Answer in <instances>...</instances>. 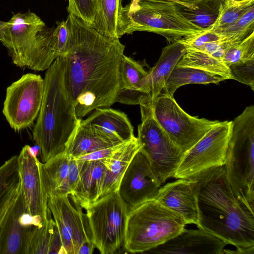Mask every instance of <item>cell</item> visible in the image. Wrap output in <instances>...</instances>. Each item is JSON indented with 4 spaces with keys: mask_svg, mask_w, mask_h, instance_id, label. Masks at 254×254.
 I'll use <instances>...</instances> for the list:
<instances>
[{
    "mask_svg": "<svg viewBox=\"0 0 254 254\" xmlns=\"http://www.w3.org/2000/svg\"><path fill=\"white\" fill-rule=\"evenodd\" d=\"M20 188L17 155H14L0 166V211Z\"/></svg>",
    "mask_w": 254,
    "mask_h": 254,
    "instance_id": "f1b7e54d",
    "label": "cell"
},
{
    "mask_svg": "<svg viewBox=\"0 0 254 254\" xmlns=\"http://www.w3.org/2000/svg\"><path fill=\"white\" fill-rule=\"evenodd\" d=\"M196 196L198 228L235 246L224 254H254V212L236 196L224 165L203 170L190 178Z\"/></svg>",
    "mask_w": 254,
    "mask_h": 254,
    "instance_id": "7a4b0ae2",
    "label": "cell"
},
{
    "mask_svg": "<svg viewBox=\"0 0 254 254\" xmlns=\"http://www.w3.org/2000/svg\"><path fill=\"white\" fill-rule=\"evenodd\" d=\"M151 106L158 123L184 153L219 122L189 115L173 96L161 92Z\"/></svg>",
    "mask_w": 254,
    "mask_h": 254,
    "instance_id": "30bf717a",
    "label": "cell"
},
{
    "mask_svg": "<svg viewBox=\"0 0 254 254\" xmlns=\"http://www.w3.org/2000/svg\"><path fill=\"white\" fill-rule=\"evenodd\" d=\"M83 164V161L69 157L68 174L69 195L73 193L79 180Z\"/></svg>",
    "mask_w": 254,
    "mask_h": 254,
    "instance_id": "f35d334b",
    "label": "cell"
},
{
    "mask_svg": "<svg viewBox=\"0 0 254 254\" xmlns=\"http://www.w3.org/2000/svg\"><path fill=\"white\" fill-rule=\"evenodd\" d=\"M44 86L40 75L28 73L7 87L2 113L15 131L33 125L40 110Z\"/></svg>",
    "mask_w": 254,
    "mask_h": 254,
    "instance_id": "8fae6325",
    "label": "cell"
},
{
    "mask_svg": "<svg viewBox=\"0 0 254 254\" xmlns=\"http://www.w3.org/2000/svg\"><path fill=\"white\" fill-rule=\"evenodd\" d=\"M140 148L141 146L135 137L126 142L110 156L100 160L106 169L100 197L119 190L128 166Z\"/></svg>",
    "mask_w": 254,
    "mask_h": 254,
    "instance_id": "7402d4cb",
    "label": "cell"
},
{
    "mask_svg": "<svg viewBox=\"0 0 254 254\" xmlns=\"http://www.w3.org/2000/svg\"><path fill=\"white\" fill-rule=\"evenodd\" d=\"M119 143L80 121L64 152L69 157H75Z\"/></svg>",
    "mask_w": 254,
    "mask_h": 254,
    "instance_id": "484cf974",
    "label": "cell"
},
{
    "mask_svg": "<svg viewBox=\"0 0 254 254\" xmlns=\"http://www.w3.org/2000/svg\"><path fill=\"white\" fill-rule=\"evenodd\" d=\"M224 0H204L191 9L177 4L179 11L190 22L202 30L209 29L216 21Z\"/></svg>",
    "mask_w": 254,
    "mask_h": 254,
    "instance_id": "83f0119b",
    "label": "cell"
},
{
    "mask_svg": "<svg viewBox=\"0 0 254 254\" xmlns=\"http://www.w3.org/2000/svg\"><path fill=\"white\" fill-rule=\"evenodd\" d=\"M186 52L184 45L176 41L170 43L162 51L160 58L143 80L139 92L142 105L152 104L163 90L175 66Z\"/></svg>",
    "mask_w": 254,
    "mask_h": 254,
    "instance_id": "e0dca14e",
    "label": "cell"
},
{
    "mask_svg": "<svg viewBox=\"0 0 254 254\" xmlns=\"http://www.w3.org/2000/svg\"><path fill=\"white\" fill-rule=\"evenodd\" d=\"M48 207L57 227L64 254H78L84 244L92 242L86 214L80 205L70 202L68 195H49Z\"/></svg>",
    "mask_w": 254,
    "mask_h": 254,
    "instance_id": "4fadbf2b",
    "label": "cell"
},
{
    "mask_svg": "<svg viewBox=\"0 0 254 254\" xmlns=\"http://www.w3.org/2000/svg\"><path fill=\"white\" fill-rule=\"evenodd\" d=\"M95 247L92 242L86 243L80 248L78 254H91L94 251Z\"/></svg>",
    "mask_w": 254,
    "mask_h": 254,
    "instance_id": "7bdbcfd3",
    "label": "cell"
},
{
    "mask_svg": "<svg viewBox=\"0 0 254 254\" xmlns=\"http://www.w3.org/2000/svg\"><path fill=\"white\" fill-rule=\"evenodd\" d=\"M254 6L237 20L224 28L216 31L233 44L239 43L254 31Z\"/></svg>",
    "mask_w": 254,
    "mask_h": 254,
    "instance_id": "d6a6232c",
    "label": "cell"
},
{
    "mask_svg": "<svg viewBox=\"0 0 254 254\" xmlns=\"http://www.w3.org/2000/svg\"><path fill=\"white\" fill-rule=\"evenodd\" d=\"M223 40L225 38L220 32L207 29L185 37L178 42L184 45L186 51H195L208 43Z\"/></svg>",
    "mask_w": 254,
    "mask_h": 254,
    "instance_id": "d590c367",
    "label": "cell"
},
{
    "mask_svg": "<svg viewBox=\"0 0 254 254\" xmlns=\"http://www.w3.org/2000/svg\"><path fill=\"white\" fill-rule=\"evenodd\" d=\"M161 186L147 156L140 148L128 166L118 191L128 209L155 198Z\"/></svg>",
    "mask_w": 254,
    "mask_h": 254,
    "instance_id": "9a60e30c",
    "label": "cell"
},
{
    "mask_svg": "<svg viewBox=\"0 0 254 254\" xmlns=\"http://www.w3.org/2000/svg\"><path fill=\"white\" fill-rule=\"evenodd\" d=\"M177 65L197 68L231 79L229 69L222 60L200 51H186Z\"/></svg>",
    "mask_w": 254,
    "mask_h": 254,
    "instance_id": "f546056e",
    "label": "cell"
},
{
    "mask_svg": "<svg viewBox=\"0 0 254 254\" xmlns=\"http://www.w3.org/2000/svg\"><path fill=\"white\" fill-rule=\"evenodd\" d=\"M122 1L94 0L96 15L92 28L113 38H120L125 34L127 21Z\"/></svg>",
    "mask_w": 254,
    "mask_h": 254,
    "instance_id": "603a6c76",
    "label": "cell"
},
{
    "mask_svg": "<svg viewBox=\"0 0 254 254\" xmlns=\"http://www.w3.org/2000/svg\"><path fill=\"white\" fill-rule=\"evenodd\" d=\"M141 0H131L130 3L125 6L126 11L130 12L133 11L136 7L138 2Z\"/></svg>",
    "mask_w": 254,
    "mask_h": 254,
    "instance_id": "ee69618b",
    "label": "cell"
},
{
    "mask_svg": "<svg viewBox=\"0 0 254 254\" xmlns=\"http://www.w3.org/2000/svg\"><path fill=\"white\" fill-rule=\"evenodd\" d=\"M227 79L218 74L197 68L176 65L171 73L163 90L173 96L176 90L189 84L217 83Z\"/></svg>",
    "mask_w": 254,
    "mask_h": 254,
    "instance_id": "4316f807",
    "label": "cell"
},
{
    "mask_svg": "<svg viewBox=\"0 0 254 254\" xmlns=\"http://www.w3.org/2000/svg\"><path fill=\"white\" fill-rule=\"evenodd\" d=\"M86 210L91 241L101 254L124 248L128 207L119 191L101 197Z\"/></svg>",
    "mask_w": 254,
    "mask_h": 254,
    "instance_id": "ba28073f",
    "label": "cell"
},
{
    "mask_svg": "<svg viewBox=\"0 0 254 254\" xmlns=\"http://www.w3.org/2000/svg\"><path fill=\"white\" fill-rule=\"evenodd\" d=\"M127 142V141L122 142L111 147L101 149L94 152L73 158L77 160L83 162L100 160L111 155L115 151L123 146Z\"/></svg>",
    "mask_w": 254,
    "mask_h": 254,
    "instance_id": "ab89813d",
    "label": "cell"
},
{
    "mask_svg": "<svg viewBox=\"0 0 254 254\" xmlns=\"http://www.w3.org/2000/svg\"><path fill=\"white\" fill-rule=\"evenodd\" d=\"M254 6V0H224L211 30L219 31L234 22Z\"/></svg>",
    "mask_w": 254,
    "mask_h": 254,
    "instance_id": "4dcf8cb0",
    "label": "cell"
},
{
    "mask_svg": "<svg viewBox=\"0 0 254 254\" xmlns=\"http://www.w3.org/2000/svg\"><path fill=\"white\" fill-rule=\"evenodd\" d=\"M183 5L190 9L197 8V5L204 0H168Z\"/></svg>",
    "mask_w": 254,
    "mask_h": 254,
    "instance_id": "b9f144b4",
    "label": "cell"
},
{
    "mask_svg": "<svg viewBox=\"0 0 254 254\" xmlns=\"http://www.w3.org/2000/svg\"><path fill=\"white\" fill-rule=\"evenodd\" d=\"M67 19L69 36L61 57L64 61L65 86L81 119L116 103L125 46L119 38L103 35L71 14Z\"/></svg>",
    "mask_w": 254,
    "mask_h": 254,
    "instance_id": "6da1fadb",
    "label": "cell"
},
{
    "mask_svg": "<svg viewBox=\"0 0 254 254\" xmlns=\"http://www.w3.org/2000/svg\"><path fill=\"white\" fill-rule=\"evenodd\" d=\"M64 61L58 57L46 70L40 110L32 137L40 150L42 163L64 152L81 119L64 82Z\"/></svg>",
    "mask_w": 254,
    "mask_h": 254,
    "instance_id": "3957f363",
    "label": "cell"
},
{
    "mask_svg": "<svg viewBox=\"0 0 254 254\" xmlns=\"http://www.w3.org/2000/svg\"><path fill=\"white\" fill-rule=\"evenodd\" d=\"M81 122L118 142L128 141L135 136L127 115L109 107L99 108Z\"/></svg>",
    "mask_w": 254,
    "mask_h": 254,
    "instance_id": "ffe728a7",
    "label": "cell"
},
{
    "mask_svg": "<svg viewBox=\"0 0 254 254\" xmlns=\"http://www.w3.org/2000/svg\"><path fill=\"white\" fill-rule=\"evenodd\" d=\"M125 12V34L152 32L164 37L171 43L204 30L181 14L176 3L168 0H141L133 11Z\"/></svg>",
    "mask_w": 254,
    "mask_h": 254,
    "instance_id": "52a82bcc",
    "label": "cell"
},
{
    "mask_svg": "<svg viewBox=\"0 0 254 254\" xmlns=\"http://www.w3.org/2000/svg\"><path fill=\"white\" fill-rule=\"evenodd\" d=\"M186 225L177 213L155 198L128 209L124 244L131 253H145L180 233Z\"/></svg>",
    "mask_w": 254,
    "mask_h": 254,
    "instance_id": "5b68a950",
    "label": "cell"
},
{
    "mask_svg": "<svg viewBox=\"0 0 254 254\" xmlns=\"http://www.w3.org/2000/svg\"><path fill=\"white\" fill-rule=\"evenodd\" d=\"M147 73L137 62L124 55L120 66V91H139Z\"/></svg>",
    "mask_w": 254,
    "mask_h": 254,
    "instance_id": "1f68e13d",
    "label": "cell"
},
{
    "mask_svg": "<svg viewBox=\"0 0 254 254\" xmlns=\"http://www.w3.org/2000/svg\"><path fill=\"white\" fill-rule=\"evenodd\" d=\"M26 210L20 189L1 231L0 254H25L28 233L35 227L29 226L24 223L22 214Z\"/></svg>",
    "mask_w": 254,
    "mask_h": 254,
    "instance_id": "d6986e66",
    "label": "cell"
},
{
    "mask_svg": "<svg viewBox=\"0 0 254 254\" xmlns=\"http://www.w3.org/2000/svg\"><path fill=\"white\" fill-rule=\"evenodd\" d=\"M21 189V188H20ZM12 196L0 211V234L8 213L14 202L20 190Z\"/></svg>",
    "mask_w": 254,
    "mask_h": 254,
    "instance_id": "60d3db41",
    "label": "cell"
},
{
    "mask_svg": "<svg viewBox=\"0 0 254 254\" xmlns=\"http://www.w3.org/2000/svg\"><path fill=\"white\" fill-rule=\"evenodd\" d=\"M54 28H48L35 13L28 10L0 20V42L12 62L22 69L46 70L58 57Z\"/></svg>",
    "mask_w": 254,
    "mask_h": 254,
    "instance_id": "277c9868",
    "label": "cell"
},
{
    "mask_svg": "<svg viewBox=\"0 0 254 254\" xmlns=\"http://www.w3.org/2000/svg\"><path fill=\"white\" fill-rule=\"evenodd\" d=\"M227 243L198 228L186 229L145 253L161 254H222Z\"/></svg>",
    "mask_w": 254,
    "mask_h": 254,
    "instance_id": "2e32d148",
    "label": "cell"
},
{
    "mask_svg": "<svg viewBox=\"0 0 254 254\" xmlns=\"http://www.w3.org/2000/svg\"><path fill=\"white\" fill-rule=\"evenodd\" d=\"M251 60H254V31L241 42L231 46L222 59L228 68Z\"/></svg>",
    "mask_w": 254,
    "mask_h": 254,
    "instance_id": "836d02e7",
    "label": "cell"
},
{
    "mask_svg": "<svg viewBox=\"0 0 254 254\" xmlns=\"http://www.w3.org/2000/svg\"><path fill=\"white\" fill-rule=\"evenodd\" d=\"M231 79L250 86L254 90V60L230 66Z\"/></svg>",
    "mask_w": 254,
    "mask_h": 254,
    "instance_id": "8d00e7d4",
    "label": "cell"
},
{
    "mask_svg": "<svg viewBox=\"0 0 254 254\" xmlns=\"http://www.w3.org/2000/svg\"><path fill=\"white\" fill-rule=\"evenodd\" d=\"M227 179L239 200L254 212V106L232 121L224 164Z\"/></svg>",
    "mask_w": 254,
    "mask_h": 254,
    "instance_id": "8992f818",
    "label": "cell"
},
{
    "mask_svg": "<svg viewBox=\"0 0 254 254\" xmlns=\"http://www.w3.org/2000/svg\"><path fill=\"white\" fill-rule=\"evenodd\" d=\"M101 160L83 162L79 180L73 193L71 200L86 209L101 196L106 172Z\"/></svg>",
    "mask_w": 254,
    "mask_h": 254,
    "instance_id": "44dd1931",
    "label": "cell"
},
{
    "mask_svg": "<svg viewBox=\"0 0 254 254\" xmlns=\"http://www.w3.org/2000/svg\"><path fill=\"white\" fill-rule=\"evenodd\" d=\"M64 254L55 222L52 215L42 224L29 231L25 254Z\"/></svg>",
    "mask_w": 254,
    "mask_h": 254,
    "instance_id": "cb8c5ba5",
    "label": "cell"
},
{
    "mask_svg": "<svg viewBox=\"0 0 254 254\" xmlns=\"http://www.w3.org/2000/svg\"><path fill=\"white\" fill-rule=\"evenodd\" d=\"M54 32L57 37L58 56L61 57L64 53L69 36V27L67 19L58 22L57 27L54 28Z\"/></svg>",
    "mask_w": 254,
    "mask_h": 254,
    "instance_id": "74e56055",
    "label": "cell"
},
{
    "mask_svg": "<svg viewBox=\"0 0 254 254\" xmlns=\"http://www.w3.org/2000/svg\"><path fill=\"white\" fill-rule=\"evenodd\" d=\"M232 121L218 122L184 153L173 176L187 179L203 170L225 164Z\"/></svg>",
    "mask_w": 254,
    "mask_h": 254,
    "instance_id": "7c38bea8",
    "label": "cell"
},
{
    "mask_svg": "<svg viewBox=\"0 0 254 254\" xmlns=\"http://www.w3.org/2000/svg\"><path fill=\"white\" fill-rule=\"evenodd\" d=\"M141 123L137 138L160 184L173 178L184 152L169 137L154 118L151 105L140 106Z\"/></svg>",
    "mask_w": 254,
    "mask_h": 254,
    "instance_id": "9c48e42d",
    "label": "cell"
},
{
    "mask_svg": "<svg viewBox=\"0 0 254 254\" xmlns=\"http://www.w3.org/2000/svg\"><path fill=\"white\" fill-rule=\"evenodd\" d=\"M31 147L25 145L17 156L21 190L29 213L45 222L52 214L48 207V196L41 179V162Z\"/></svg>",
    "mask_w": 254,
    "mask_h": 254,
    "instance_id": "5bb4252c",
    "label": "cell"
},
{
    "mask_svg": "<svg viewBox=\"0 0 254 254\" xmlns=\"http://www.w3.org/2000/svg\"></svg>",
    "mask_w": 254,
    "mask_h": 254,
    "instance_id": "f6af8a7d",
    "label": "cell"
},
{
    "mask_svg": "<svg viewBox=\"0 0 254 254\" xmlns=\"http://www.w3.org/2000/svg\"><path fill=\"white\" fill-rule=\"evenodd\" d=\"M69 157L65 152L41 163L40 173L44 190L52 194L69 195L68 174Z\"/></svg>",
    "mask_w": 254,
    "mask_h": 254,
    "instance_id": "d4e9b609",
    "label": "cell"
},
{
    "mask_svg": "<svg viewBox=\"0 0 254 254\" xmlns=\"http://www.w3.org/2000/svg\"><path fill=\"white\" fill-rule=\"evenodd\" d=\"M67 10L81 20L84 23L92 27L96 15L94 0H68Z\"/></svg>",
    "mask_w": 254,
    "mask_h": 254,
    "instance_id": "e575fe53",
    "label": "cell"
},
{
    "mask_svg": "<svg viewBox=\"0 0 254 254\" xmlns=\"http://www.w3.org/2000/svg\"><path fill=\"white\" fill-rule=\"evenodd\" d=\"M155 198L179 215L186 225H197L196 199L190 179H177L166 184L160 188Z\"/></svg>",
    "mask_w": 254,
    "mask_h": 254,
    "instance_id": "ac0fdd59",
    "label": "cell"
}]
</instances>
